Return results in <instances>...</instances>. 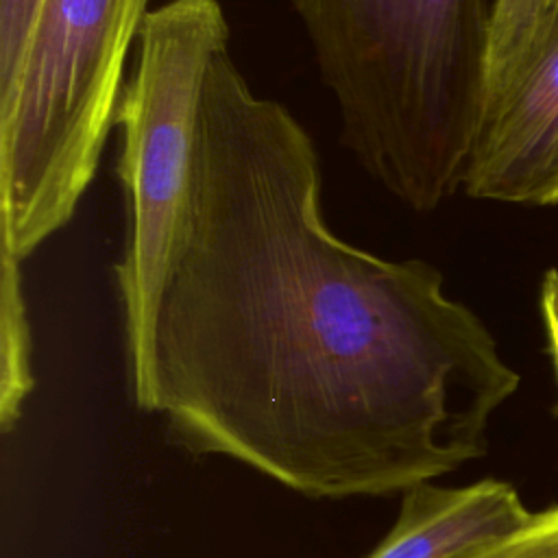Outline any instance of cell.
Returning <instances> with one entry per match:
<instances>
[{"mask_svg": "<svg viewBox=\"0 0 558 558\" xmlns=\"http://www.w3.org/2000/svg\"><path fill=\"white\" fill-rule=\"evenodd\" d=\"M148 0H44L11 111L0 120L2 264L63 229L113 129Z\"/></svg>", "mask_w": 558, "mask_h": 558, "instance_id": "cell-3", "label": "cell"}, {"mask_svg": "<svg viewBox=\"0 0 558 558\" xmlns=\"http://www.w3.org/2000/svg\"><path fill=\"white\" fill-rule=\"evenodd\" d=\"M135 44L113 122L122 129L118 177L129 205L113 268L126 355L142 344L157 305L187 203L205 78L231 28L220 0H168L148 11Z\"/></svg>", "mask_w": 558, "mask_h": 558, "instance_id": "cell-4", "label": "cell"}, {"mask_svg": "<svg viewBox=\"0 0 558 558\" xmlns=\"http://www.w3.org/2000/svg\"><path fill=\"white\" fill-rule=\"evenodd\" d=\"M340 116V140L403 207L464 181L482 122L486 0H290Z\"/></svg>", "mask_w": 558, "mask_h": 558, "instance_id": "cell-2", "label": "cell"}, {"mask_svg": "<svg viewBox=\"0 0 558 558\" xmlns=\"http://www.w3.org/2000/svg\"><path fill=\"white\" fill-rule=\"evenodd\" d=\"M462 190L477 201L558 205V37L484 111Z\"/></svg>", "mask_w": 558, "mask_h": 558, "instance_id": "cell-5", "label": "cell"}, {"mask_svg": "<svg viewBox=\"0 0 558 558\" xmlns=\"http://www.w3.org/2000/svg\"><path fill=\"white\" fill-rule=\"evenodd\" d=\"M314 140L222 48L133 401L177 442L312 499L388 497L486 449L519 375L416 257L342 240Z\"/></svg>", "mask_w": 558, "mask_h": 558, "instance_id": "cell-1", "label": "cell"}, {"mask_svg": "<svg viewBox=\"0 0 558 558\" xmlns=\"http://www.w3.org/2000/svg\"><path fill=\"white\" fill-rule=\"evenodd\" d=\"M35 386L31 364V327L20 266L4 264L0 277V425L9 432Z\"/></svg>", "mask_w": 558, "mask_h": 558, "instance_id": "cell-8", "label": "cell"}, {"mask_svg": "<svg viewBox=\"0 0 558 558\" xmlns=\"http://www.w3.org/2000/svg\"><path fill=\"white\" fill-rule=\"evenodd\" d=\"M541 314L547 331L549 353L558 373V268L547 270L541 286Z\"/></svg>", "mask_w": 558, "mask_h": 558, "instance_id": "cell-11", "label": "cell"}, {"mask_svg": "<svg viewBox=\"0 0 558 558\" xmlns=\"http://www.w3.org/2000/svg\"><path fill=\"white\" fill-rule=\"evenodd\" d=\"M44 0H0V118L20 92L31 37Z\"/></svg>", "mask_w": 558, "mask_h": 558, "instance_id": "cell-9", "label": "cell"}, {"mask_svg": "<svg viewBox=\"0 0 558 558\" xmlns=\"http://www.w3.org/2000/svg\"><path fill=\"white\" fill-rule=\"evenodd\" d=\"M460 558H558V504Z\"/></svg>", "mask_w": 558, "mask_h": 558, "instance_id": "cell-10", "label": "cell"}, {"mask_svg": "<svg viewBox=\"0 0 558 558\" xmlns=\"http://www.w3.org/2000/svg\"><path fill=\"white\" fill-rule=\"evenodd\" d=\"M556 37L558 0H493L484 111L521 81Z\"/></svg>", "mask_w": 558, "mask_h": 558, "instance_id": "cell-7", "label": "cell"}, {"mask_svg": "<svg viewBox=\"0 0 558 558\" xmlns=\"http://www.w3.org/2000/svg\"><path fill=\"white\" fill-rule=\"evenodd\" d=\"M530 517L517 488L501 480L466 486L418 482L401 493L395 525L366 558H460Z\"/></svg>", "mask_w": 558, "mask_h": 558, "instance_id": "cell-6", "label": "cell"}]
</instances>
